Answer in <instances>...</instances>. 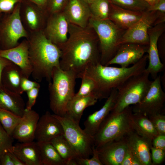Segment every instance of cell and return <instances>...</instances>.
<instances>
[{
	"instance_id": "cell-45",
	"label": "cell",
	"mask_w": 165,
	"mask_h": 165,
	"mask_svg": "<svg viewBox=\"0 0 165 165\" xmlns=\"http://www.w3.org/2000/svg\"><path fill=\"white\" fill-rule=\"evenodd\" d=\"M148 10L165 14V0H158L154 5L150 6Z\"/></svg>"
},
{
	"instance_id": "cell-49",
	"label": "cell",
	"mask_w": 165,
	"mask_h": 165,
	"mask_svg": "<svg viewBox=\"0 0 165 165\" xmlns=\"http://www.w3.org/2000/svg\"><path fill=\"white\" fill-rule=\"evenodd\" d=\"M9 153L14 165H24L13 152H9Z\"/></svg>"
},
{
	"instance_id": "cell-2",
	"label": "cell",
	"mask_w": 165,
	"mask_h": 165,
	"mask_svg": "<svg viewBox=\"0 0 165 165\" xmlns=\"http://www.w3.org/2000/svg\"><path fill=\"white\" fill-rule=\"evenodd\" d=\"M28 42L32 78L38 82L45 79L50 82L54 68L60 67L61 50L42 32L36 33Z\"/></svg>"
},
{
	"instance_id": "cell-50",
	"label": "cell",
	"mask_w": 165,
	"mask_h": 165,
	"mask_svg": "<svg viewBox=\"0 0 165 165\" xmlns=\"http://www.w3.org/2000/svg\"><path fill=\"white\" fill-rule=\"evenodd\" d=\"M147 3L150 6L154 5L158 0H143Z\"/></svg>"
},
{
	"instance_id": "cell-33",
	"label": "cell",
	"mask_w": 165,
	"mask_h": 165,
	"mask_svg": "<svg viewBox=\"0 0 165 165\" xmlns=\"http://www.w3.org/2000/svg\"><path fill=\"white\" fill-rule=\"evenodd\" d=\"M109 0H94L90 5L91 16L100 20L108 18Z\"/></svg>"
},
{
	"instance_id": "cell-23",
	"label": "cell",
	"mask_w": 165,
	"mask_h": 165,
	"mask_svg": "<svg viewBox=\"0 0 165 165\" xmlns=\"http://www.w3.org/2000/svg\"><path fill=\"white\" fill-rule=\"evenodd\" d=\"M13 151L24 165H42L37 141L17 143Z\"/></svg>"
},
{
	"instance_id": "cell-18",
	"label": "cell",
	"mask_w": 165,
	"mask_h": 165,
	"mask_svg": "<svg viewBox=\"0 0 165 165\" xmlns=\"http://www.w3.org/2000/svg\"><path fill=\"white\" fill-rule=\"evenodd\" d=\"M39 117V114L35 111L25 108L21 120L14 130L12 137L20 142L34 141Z\"/></svg>"
},
{
	"instance_id": "cell-44",
	"label": "cell",
	"mask_w": 165,
	"mask_h": 165,
	"mask_svg": "<svg viewBox=\"0 0 165 165\" xmlns=\"http://www.w3.org/2000/svg\"><path fill=\"white\" fill-rule=\"evenodd\" d=\"M152 146L165 150V135H158L152 141Z\"/></svg>"
},
{
	"instance_id": "cell-32",
	"label": "cell",
	"mask_w": 165,
	"mask_h": 165,
	"mask_svg": "<svg viewBox=\"0 0 165 165\" xmlns=\"http://www.w3.org/2000/svg\"><path fill=\"white\" fill-rule=\"evenodd\" d=\"M21 117L5 109H0V123L6 132L12 136Z\"/></svg>"
},
{
	"instance_id": "cell-4",
	"label": "cell",
	"mask_w": 165,
	"mask_h": 165,
	"mask_svg": "<svg viewBox=\"0 0 165 165\" xmlns=\"http://www.w3.org/2000/svg\"><path fill=\"white\" fill-rule=\"evenodd\" d=\"M77 78L73 72L63 70L60 67L54 68L48 90L50 108L54 114L61 116L66 114L67 106L75 94Z\"/></svg>"
},
{
	"instance_id": "cell-14",
	"label": "cell",
	"mask_w": 165,
	"mask_h": 165,
	"mask_svg": "<svg viewBox=\"0 0 165 165\" xmlns=\"http://www.w3.org/2000/svg\"><path fill=\"white\" fill-rule=\"evenodd\" d=\"M59 120L49 111L39 117L35 133V139L38 142H50L53 139L63 135Z\"/></svg>"
},
{
	"instance_id": "cell-38",
	"label": "cell",
	"mask_w": 165,
	"mask_h": 165,
	"mask_svg": "<svg viewBox=\"0 0 165 165\" xmlns=\"http://www.w3.org/2000/svg\"><path fill=\"white\" fill-rule=\"evenodd\" d=\"M68 0H48L46 9L52 14L62 11Z\"/></svg>"
},
{
	"instance_id": "cell-19",
	"label": "cell",
	"mask_w": 165,
	"mask_h": 165,
	"mask_svg": "<svg viewBox=\"0 0 165 165\" xmlns=\"http://www.w3.org/2000/svg\"><path fill=\"white\" fill-rule=\"evenodd\" d=\"M62 11L69 23L82 28L88 26L91 16L89 5L83 0H68Z\"/></svg>"
},
{
	"instance_id": "cell-40",
	"label": "cell",
	"mask_w": 165,
	"mask_h": 165,
	"mask_svg": "<svg viewBox=\"0 0 165 165\" xmlns=\"http://www.w3.org/2000/svg\"><path fill=\"white\" fill-rule=\"evenodd\" d=\"M151 152L152 165L159 164L164 160L165 150L157 148L152 146Z\"/></svg>"
},
{
	"instance_id": "cell-52",
	"label": "cell",
	"mask_w": 165,
	"mask_h": 165,
	"mask_svg": "<svg viewBox=\"0 0 165 165\" xmlns=\"http://www.w3.org/2000/svg\"><path fill=\"white\" fill-rule=\"evenodd\" d=\"M1 13H0V22L1 20Z\"/></svg>"
},
{
	"instance_id": "cell-20",
	"label": "cell",
	"mask_w": 165,
	"mask_h": 165,
	"mask_svg": "<svg viewBox=\"0 0 165 165\" xmlns=\"http://www.w3.org/2000/svg\"><path fill=\"white\" fill-rule=\"evenodd\" d=\"M125 137L129 148L141 165H152L151 152L152 141L140 136L134 130Z\"/></svg>"
},
{
	"instance_id": "cell-28",
	"label": "cell",
	"mask_w": 165,
	"mask_h": 165,
	"mask_svg": "<svg viewBox=\"0 0 165 165\" xmlns=\"http://www.w3.org/2000/svg\"><path fill=\"white\" fill-rule=\"evenodd\" d=\"M37 142L42 165H66L50 142Z\"/></svg>"
},
{
	"instance_id": "cell-30",
	"label": "cell",
	"mask_w": 165,
	"mask_h": 165,
	"mask_svg": "<svg viewBox=\"0 0 165 165\" xmlns=\"http://www.w3.org/2000/svg\"><path fill=\"white\" fill-rule=\"evenodd\" d=\"M66 165L71 160L77 157L73 148L64 135L57 137L50 141Z\"/></svg>"
},
{
	"instance_id": "cell-7",
	"label": "cell",
	"mask_w": 165,
	"mask_h": 165,
	"mask_svg": "<svg viewBox=\"0 0 165 165\" xmlns=\"http://www.w3.org/2000/svg\"><path fill=\"white\" fill-rule=\"evenodd\" d=\"M144 70L126 81L117 89V99L111 111L119 112L131 105L140 102L147 93L152 81Z\"/></svg>"
},
{
	"instance_id": "cell-35",
	"label": "cell",
	"mask_w": 165,
	"mask_h": 165,
	"mask_svg": "<svg viewBox=\"0 0 165 165\" xmlns=\"http://www.w3.org/2000/svg\"><path fill=\"white\" fill-rule=\"evenodd\" d=\"M14 140L12 136L6 132L0 123V161L6 153L13 152Z\"/></svg>"
},
{
	"instance_id": "cell-29",
	"label": "cell",
	"mask_w": 165,
	"mask_h": 165,
	"mask_svg": "<svg viewBox=\"0 0 165 165\" xmlns=\"http://www.w3.org/2000/svg\"><path fill=\"white\" fill-rule=\"evenodd\" d=\"M21 4L24 6L25 18L29 27L32 30H37L41 23V13L43 10L28 0H23Z\"/></svg>"
},
{
	"instance_id": "cell-43",
	"label": "cell",
	"mask_w": 165,
	"mask_h": 165,
	"mask_svg": "<svg viewBox=\"0 0 165 165\" xmlns=\"http://www.w3.org/2000/svg\"><path fill=\"white\" fill-rule=\"evenodd\" d=\"M121 165H141L128 147Z\"/></svg>"
},
{
	"instance_id": "cell-13",
	"label": "cell",
	"mask_w": 165,
	"mask_h": 165,
	"mask_svg": "<svg viewBox=\"0 0 165 165\" xmlns=\"http://www.w3.org/2000/svg\"><path fill=\"white\" fill-rule=\"evenodd\" d=\"M148 46L133 43L120 45L113 57L106 65L117 64L125 68L139 61L147 52Z\"/></svg>"
},
{
	"instance_id": "cell-22",
	"label": "cell",
	"mask_w": 165,
	"mask_h": 165,
	"mask_svg": "<svg viewBox=\"0 0 165 165\" xmlns=\"http://www.w3.org/2000/svg\"><path fill=\"white\" fill-rule=\"evenodd\" d=\"M108 19L119 28L126 30L141 18L143 13L127 9L116 5L109 1Z\"/></svg>"
},
{
	"instance_id": "cell-34",
	"label": "cell",
	"mask_w": 165,
	"mask_h": 165,
	"mask_svg": "<svg viewBox=\"0 0 165 165\" xmlns=\"http://www.w3.org/2000/svg\"><path fill=\"white\" fill-rule=\"evenodd\" d=\"M113 4L127 9L143 13L150 6L143 0H109Z\"/></svg>"
},
{
	"instance_id": "cell-42",
	"label": "cell",
	"mask_w": 165,
	"mask_h": 165,
	"mask_svg": "<svg viewBox=\"0 0 165 165\" xmlns=\"http://www.w3.org/2000/svg\"><path fill=\"white\" fill-rule=\"evenodd\" d=\"M40 86V84L37 82L31 81L24 76L21 78L20 84V94Z\"/></svg>"
},
{
	"instance_id": "cell-15",
	"label": "cell",
	"mask_w": 165,
	"mask_h": 165,
	"mask_svg": "<svg viewBox=\"0 0 165 165\" xmlns=\"http://www.w3.org/2000/svg\"><path fill=\"white\" fill-rule=\"evenodd\" d=\"M52 14L44 33L48 39L59 47L68 39L69 22L63 11Z\"/></svg>"
},
{
	"instance_id": "cell-27",
	"label": "cell",
	"mask_w": 165,
	"mask_h": 165,
	"mask_svg": "<svg viewBox=\"0 0 165 165\" xmlns=\"http://www.w3.org/2000/svg\"><path fill=\"white\" fill-rule=\"evenodd\" d=\"M133 125L134 130L138 134L151 141L158 135L148 117L143 114L133 113Z\"/></svg>"
},
{
	"instance_id": "cell-11",
	"label": "cell",
	"mask_w": 165,
	"mask_h": 165,
	"mask_svg": "<svg viewBox=\"0 0 165 165\" xmlns=\"http://www.w3.org/2000/svg\"><path fill=\"white\" fill-rule=\"evenodd\" d=\"M161 82L160 75L152 81L143 99L132 107L133 113L142 114L148 117L162 113L165 101V94Z\"/></svg>"
},
{
	"instance_id": "cell-51",
	"label": "cell",
	"mask_w": 165,
	"mask_h": 165,
	"mask_svg": "<svg viewBox=\"0 0 165 165\" xmlns=\"http://www.w3.org/2000/svg\"><path fill=\"white\" fill-rule=\"evenodd\" d=\"M89 5L94 0H83Z\"/></svg>"
},
{
	"instance_id": "cell-1",
	"label": "cell",
	"mask_w": 165,
	"mask_h": 165,
	"mask_svg": "<svg viewBox=\"0 0 165 165\" xmlns=\"http://www.w3.org/2000/svg\"><path fill=\"white\" fill-rule=\"evenodd\" d=\"M98 37L88 25L82 28L69 23L66 42L60 47V67L75 72L77 78L89 66L100 63Z\"/></svg>"
},
{
	"instance_id": "cell-26",
	"label": "cell",
	"mask_w": 165,
	"mask_h": 165,
	"mask_svg": "<svg viewBox=\"0 0 165 165\" xmlns=\"http://www.w3.org/2000/svg\"><path fill=\"white\" fill-rule=\"evenodd\" d=\"M23 76L20 68L12 63L3 71L1 76L2 85L7 89L20 94V84Z\"/></svg>"
},
{
	"instance_id": "cell-41",
	"label": "cell",
	"mask_w": 165,
	"mask_h": 165,
	"mask_svg": "<svg viewBox=\"0 0 165 165\" xmlns=\"http://www.w3.org/2000/svg\"><path fill=\"white\" fill-rule=\"evenodd\" d=\"M40 86L37 87L26 92L28 96V101L25 108L30 110L32 109L35 105L38 96Z\"/></svg>"
},
{
	"instance_id": "cell-39",
	"label": "cell",
	"mask_w": 165,
	"mask_h": 165,
	"mask_svg": "<svg viewBox=\"0 0 165 165\" xmlns=\"http://www.w3.org/2000/svg\"><path fill=\"white\" fill-rule=\"evenodd\" d=\"M23 0H0V13L11 12L16 5Z\"/></svg>"
},
{
	"instance_id": "cell-37",
	"label": "cell",
	"mask_w": 165,
	"mask_h": 165,
	"mask_svg": "<svg viewBox=\"0 0 165 165\" xmlns=\"http://www.w3.org/2000/svg\"><path fill=\"white\" fill-rule=\"evenodd\" d=\"M75 160L77 165H103L100 160L97 150L94 146L93 148L92 157L85 158L76 157Z\"/></svg>"
},
{
	"instance_id": "cell-48",
	"label": "cell",
	"mask_w": 165,
	"mask_h": 165,
	"mask_svg": "<svg viewBox=\"0 0 165 165\" xmlns=\"http://www.w3.org/2000/svg\"><path fill=\"white\" fill-rule=\"evenodd\" d=\"M34 4L41 9H46L48 0H28Z\"/></svg>"
},
{
	"instance_id": "cell-47",
	"label": "cell",
	"mask_w": 165,
	"mask_h": 165,
	"mask_svg": "<svg viewBox=\"0 0 165 165\" xmlns=\"http://www.w3.org/2000/svg\"><path fill=\"white\" fill-rule=\"evenodd\" d=\"M9 152L6 153L2 157L0 161V165H14Z\"/></svg>"
},
{
	"instance_id": "cell-24",
	"label": "cell",
	"mask_w": 165,
	"mask_h": 165,
	"mask_svg": "<svg viewBox=\"0 0 165 165\" xmlns=\"http://www.w3.org/2000/svg\"><path fill=\"white\" fill-rule=\"evenodd\" d=\"M25 104L21 94L0 86V109L11 111L22 116L25 109Z\"/></svg>"
},
{
	"instance_id": "cell-12",
	"label": "cell",
	"mask_w": 165,
	"mask_h": 165,
	"mask_svg": "<svg viewBox=\"0 0 165 165\" xmlns=\"http://www.w3.org/2000/svg\"><path fill=\"white\" fill-rule=\"evenodd\" d=\"M165 24L162 22L153 26L148 31L149 43L147 51L149 63L144 71L151 75L154 79L159 72L164 70L165 65L161 62L158 47V40L165 30Z\"/></svg>"
},
{
	"instance_id": "cell-31",
	"label": "cell",
	"mask_w": 165,
	"mask_h": 165,
	"mask_svg": "<svg viewBox=\"0 0 165 165\" xmlns=\"http://www.w3.org/2000/svg\"><path fill=\"white\" fill-rule=\"evenodd\" d=\"M79 78L82 79L81 86L73 97L94 95L99 100L98 87L95 81L92 78L84 74L81 75Z\"/></svg>"
},
{
	"instance_id": "cell-36",
	"label": "cell",
	"mask_w": 165,
	"mask_h": 165,
	"mask_svg": "<svg viewBox=\"0 0 165 165\" xmlns=\"http://www.w3.org/2000/svg\"><path fill=\"white\" fill-rule=\"evenodd\" d=\"M157 132L158 135H165V116L161 113L148 117Z\"/></svg>"
},
{
	"instance_id": "cell-10",
	"label": "cell",
	"mask_w": 165,
	"mask_h": 165,
	"mask_svg": "<svg viewBox=\"0 0 165 165\" xmlns=\"http://www.w3.org/2000/svg\"><path fill=\"white\" fill-rule=\"evenodd\" d=\"M21 2L17 3L11 14L0 22V49L13 48L18 44L20 38L27 36L21 20Z\"/></svg>"
},
{
	"instance_id": "cell-46",
	"label": "cell",
	"mask_w": 165,
	"mask_h": 165,
	"mask_svg": "<svg viewBox=\"0 0 165 165\" xmlns=\"http://www.w3.org/2000/svg\"><path fill=\"white\" fill-rule=\"evenodd\" d=\"M12 63L8 60L0 57V86L2 85L1 82V76L3 71L6 66Z\"/></svg>"
},
{
	"instance_id": "cell-16",
	"label": "cell",
	"mask_w": 165,
	"mask_h": 165,
	"mask_svg": "<svg viewBox=\"0 0 165 165\" xmlns=\"http://www.w3.org/2000/svg\"><path fill=\"white\" fill-rule=\"evenodd\" d=\"M128 148L125 136L96 148L103 165H121Z\"/></svg>"
},
{
	"instance_id": "cell-17",
	"label": "cell",
	"mask_w": 165,
	"mask_h": 165,
	"mask_svg": "<svg viewBox=\"0 0 165 165\" xmlns=\"http://www.w3.org/2000/svg\"><path fill=\"white\" fill-rule=\"evenodd\" d=\"M0 57L18 66L24 76L29 78L31 75L32 70L29 57L28 42L23 41L11 48L0 49Z\"/></svg>"
},
{
	"instance_id": "cell-6",
	"label": "cell",
	"mask_w": 165,
	"mask_h": 165,
	"mask_svg": "<svg viewBox=\"0 0 165 165\" xmlns=\"http://www.w3.org/2000/svg\"><path fill=\"white\" fill-rule=\"evenodd\" d=\"M88 25L96 34L99 42L100 63L106 65L114 56L119 47L118 42L126 30L109 19L100 20L91 16Z\"/></svg>"
},
{
	"instance_id": "cell-9",
	"label": "cell",
	"mask_w": 165,
	"mask_h": 165,
	"mask_svg": "<svg viewBox=\"0 0 165 165\" xmlns=\"http://www.w3.org/2000/svg\"><path fill=\"white\" fill-rule=\"evenodd\" d=\"M165 14L147 10L143 12L141 19L126 30L118 42V45L133 43L148 46L149 29L157 24L164 22Z\"/></svg>"
},
{
	"instance_id": "cell-21",
	"label": "cell",
	"mask_w": 165,
	"mask_h": 165,
	"mask_svg": "<svg viewBox=\"0 0 165 165\" xmlns=\"http://www.w3.org/2000/svg\"><path fill=\"white\" fill-rule=\"evenodd\" d=\"M117 94V89H113L103 106L88 116L84 124V130L87 133L93 136L96 133L102 122L113 108Z\"/></svg>"
},
{
	"instance_id": "cell-25",
	"label": "cell",
	"mask_w": 165,
	"mask_h": 165,
	"mask_svg": "<svg viewBox=\"0 0 165 165\" xmlns=\"http://www.w3.org/2000/svg\"><path fill=\"white\" fill-rule=\"evenodd\" d=\"M98 100L94 95L73 97L67 106L66 115L79 123L84 110L94 105Z\"/></svg>"
},
{
	"instance_id": "cell-3",
	"label": "cell",
	"mask_w": 165,
	"mask_h": 165,
	"mask_svg": "<svg viewBox=\"0 0 165 165\" xmlns=\"http://www.w3.org/2000/svg\"><path fill=\"white\" fill-rule=\"evenodd\" d=\"M148 54L145 55L135 64L127 67L104 65L100 63L88 66L82 75H87L96 82L99 100L107 98L114 89L117 88L130 77L143 72L146 68Z\"/></svg>"
},
{
	"instance_id": "cell-8",
	"label": "cell",
	"mask_w": 165,
	"mask_h": 165,
	"mask_svg": "<svg viewBox=\"0 0 165 165\" xmlns=\"http://www.w3.org/2000/svg\"><path fill=\"white\" fill-rule=\"evenodd\" d=\"M63 127V135L71 145L77 157L90 158L93 154L94 139L93 136L81 129L79 123L65 115L62 116L53 114Z\"/></svg>"
},
{
	"instance_id": "cell-5",
	"label": "cell",
	"mask_w": 165,
	"mask_h": 165,
	"mask_svg": "<svg viewBox=\"0 0 165 165\" xmlns=\"http://www.w3.org/2000/svg\"><path fill=\"white\" fill-rule=\"evenodd\" d=\"M132 107H127L119 112L111 111L94 136L96 148L125 136L134 131Z\"/></svg>"
}]
</instances>
